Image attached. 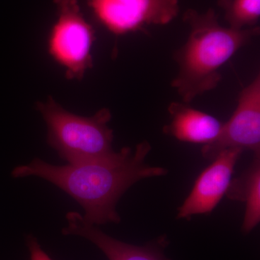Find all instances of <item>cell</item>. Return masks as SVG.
I'll return each instance as SVG.
<instances>
[{"label":"cell","mask_w":260,"mask_h":260,"mask_svg":"<svg viewBox=\"0 0 260 260\" xmlns=\"http://www.w3.org/2000/svg\"><path fill=\"white\" fill-rule=\"evenodd\" d=\"M151 150L148 141L135 150L124 147L108 156L57 166L39 158L12 171L14 178L36 177L49 181L70 195L84 209V219L100 225L120 223L116 205L123 194L138 181L167 175L166 168L145 162Z\"/></svg>","instance_id":"6da1fadb"},{"label":"cell","mask_w":260,"mask_h":260,"mask_svg":"<svg viewBox=\"0 0 260 260\" xmlns=\"http://www.w3.org/2000/svg\"><path fill=\"white\" fill-rule=\"evenodd\" d=\"M183 20L189 26V36L174 53L179 70L172 87L183 102L189 104L218 86L222 67L259 35V27L234 30L222 26L213 8L205 13L186 10Z\"/></svg>","instance_id":"7a4b0ae2"},{"label":"cell","mask_w":260,"mask_h":260,"mask_svg":"<svg viewBox=\"0 0 260 260\" xmlns=\"http://www.w3.org/2000/svg\"><path fill=\"white\" fill-rule=\"evenodd\" d=\"M47 127V143L68 164H80L108 156L113 149L114 133L109 128L108 109L91 116L68 112L52 98L37 104Z\"/></svg>","instance_id":"3957f363"},{"label":"cell","mask_w":260,"mask_h":260,"mask_svg":"<svg viewBox=\"0 0 260 260\" xmlns=\"http://www.w3.org/2000/svg\"><path fill=\"white\" fill-rule=\"evenodd\" d=\"M54 3L57 20L49 34L48 51L64 68L68 79L80 80L93 68L95 31L84 18L78 0H54Z\"/></svg>","instance_id":"277c9868"},{"label":"cell","mask_w":260,"mask_h":260,"mask_svg":"<svg viewBox=\"0 0 260 260\" xmlns=\"http://www.w3.org/2000/svg\"><path fill=\"white\" fill-rule=\"evenodd\" d=\"M95 18L116 36L164 25L179 13L178 0H86Z\"/></svg>","instance_id":"5b68a950"},{"label":"cell","mask_w":260,"mask_h":260,"mask_svg":"<svg viewBox=\"0 0 260 260\" xmlns=\"http://www.w3.org/2000/svg\"><path fill=\"white\" fill-rule=\"evenodd\" d=\"M238 148L260 155V75L239 94L235 112L223 124L216 139L204 145L202 155L213 160L222 150Z\"/></svg>","instance_id":"8992f818"},{"label":"cell","mask_w":260,"mask_h":260,"mask_svg":"<svg viewBox=\"0 0 260 260\" xmlns=\"http://www.w3.org/2000/svg\"><path fill=\"white\" fill-rule=\"evenodd\" d=\"M244 150L228 148L200 174L190 194L178 209L177 219H189L211 213L226 193L236 164Z\"/></svg>","instance_id":"52a82bcc"},{"label":"cell","mask_w":260,"mask_h":260,"mask_svg":"<svg viewBox=\"0 0 260 260\" xmlns=\"http://www.w3.org/2000/svg\"><path fill=\"white\" fill-rule=\"evenodd\" d=\"M68 225L61 231L65 236H78L95 244L109 260H167L157 248L138 246L120 242L103 232L97 225L89 223L78 212L65 215Z\"/></svg>","instance_id":"ba28073f"},{"label":"cell","mask_w":260,"mask_h":260,"mask_svg":"<svg viewBox=\"0 0 260 260\" xmlns=\"http://www.w3.org/2000/svg\"><path fill=\"white\" fill-rule=\"evenodd\" d=\"M168 112L171 121L164 126V134L186 143L203 145L212 143L220 134L223 124L214 116L184 102L171 103Z\"/></svg>","instance_id":"9c48e42d"},{"label":"cell","mask_w":260,"mask_h":260,"mask_svg":"<svg viewBox=\"0 0 260 260\" xmlns=\"http://www.w3.org/2000/svg\"><path fill=\"white\" fill-rule=\"evenodd\" d=\"M225 195L229 199L245 203L242 232H251L260 221V155H254L250 167L232 179Z\"/></svg>","instance_id":"30bf717a"},{"label":"cell","mask_w":260,"mask_h":260,"mask_svg":"<svg viewBox=\"0 0 260 260\" xmlns=\"http://www.w3.org/2000/svg\"><path fill=\"white\" fill-rule=\"evenodd\" d=\"M229 28L234 30L256 26L260 18V0H217Z\"/></svg>","instance_id":"8fae6325"},{"label":"cell","mask_w":260,"mask_h":260,"mask_svg":"<svg viewBox=\"0 0 260 260\" xmlns=\"http://www.w3.org/2000/svg\"><path fill=\"white\" fill-rule=\"evenodd\" d=\"M27 246L30 252V260H52L45 252L38 240L31 234H29L26 237Z\"/></svg>","instance_id":"7c38bea8"}]
</instances>
